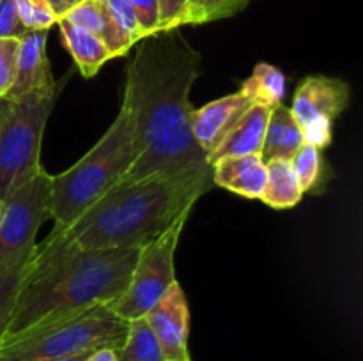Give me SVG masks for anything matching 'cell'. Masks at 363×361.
<instances>
[{
    "label": "cell",
    "mask_w": 363,
    "mask_h": 361,
    "mask_svg": "<svg viewBox=\"0 0 363 361\" xmlns=\"http://www.w3.org/2000/svg\"><path fill=\"white\" fill-rule=\"evenodd\" d=\"M137 45L123 96L135 113L137 158L121 183L209 166L191 131L190 91L201 67L197 52L176 30L158 32Z\"/></svg>",
    "instance_id": "1"
},
{
    "label": "cell",
    "mask_w": 363,
    "mask_h": 361,
    "mask_svg": "<svg viewBox=\"0 0 363 361\" xmlns=\"http://www.w3.org/2000/svg\"><path fill=\"white\" fill-rule=\"evenodd\" d=\"M138 250H84L62 225H55L28 257L4 336L80 308L112 303L130 283Z\"/></svg>",
    "instance_id": "2"
},
{
    "label": "cell",
    "mask_w": 363,
    "mask_h": 361,
    "mask_svg": "<svg viewBox=\"0 0 363 361\" xmlns=\"http://www.w3.org/2000/svg\"><path fill=\"white\" fill-rule=\"evenodd\" d=\"M213 186L211 165L119 183L71 225L62 227L84 250L140 248L162 236L183 212L191 211Z\"/></svg>",
    "instance_id": "3"
},
{
    "label": "cell",
    "mask_w": 363,
    "mask_h": 361,
    "mask_svg": "<svg viewBox=\"0 0 363 361\" xmlns=\"http://www.w3.org/2000/svg\"><path fill=\"white\" fill-rule=\"evenodd\" d=\"M137 158L135 113L123 98L119 113L98 144L71 168L52 177L55 225H71L85 209L121 183Z\"/></svg>",
    "instance_id": "4"
},
{
    "label": "cell",
    "mask_w": 363,
    "mask_h": 361,
    "mask_svg": "<svg viewBox=\"0 0 363 361\" xmlns=\"http://www.w3.org/2000/svg\"><path fill=\"white\" fill-rule=\"evenodd\" d=\"M128 321L108 304L80 308L0 338V361H57L101 347L119 349Z\"/></svg>",
    "instance_id": "5"
},
{
    "label": "cell",
    "mask_w": 363,
    "mask_h": 361,
    "mask_svg": "<svg viewBox=\"0 0 363 361\" xmlns=\"http://www.w3.org/2000/svg\"><path fill=\"white\" fill-rule=\"evenodd\" d=\"M57 87L0 99V200L41 168V144Z\"/></svg>",
    "instance_id": "6"
},
{
    "label": "cell",
    "mask_w": 363,
    "mask_h": 361,
    "mask_svg": "<svg viewBox=\"0 0 363 361\" xmlns=\"http://www.w3.org/2000/svg\"><path fill=\"white\" fill-rule=\"evenodd\" d=\"M52 177L39 168L34 177L4 200L0 222V273L25 264L35 246V236L52 214Z\"/></svg>",
    "instance_id": "7"
},
{
    "label": "cell",
    "mask_w": 363,
    "mask_h": 361,
    "mask_svg": "<svg viewBox=\"0 0 363 361\" xmlns=\"http://www.w3.org/2000/svg\"><path fill=\"white\" fill-rule=\"evenodd\" d=\"M190 212H183L162 236L140 246L137 264L131 273L126 290L117 299L108 303L113 314L124 321L144 317L158 303L167 289L176 282L174 255Z\"/></svg>",
    "instance_id": "8"
},
{
    "label": "cell",
    "mask_w": 363,
    "mask_h": 361,
    "mask_svg": "<svg viewBox=\"0 0 363 361\" xmlns=\"http://www.w3.org/2000/svg\"><path fill=\"white\" fill-rule=\"evenodd\" d=\"M350 98V85L326 74H311L298 85L291 113L303 133L305 144L318 149L330 145L333 120L346 110Z\"/></svg>",
    "instance_id": "9"
},
{
    "label": "cell",
    "mask_w": 363,
    "mask_h": 361,
    "mask_svg": "<svg viewBox=\"0 0 363 361\" xmlns=\"http://www.w3.org/2000/svg\"><path fill=\"white\" fill-rule=\"evenodd\" d=\"M144 317L155 331L167 360H191L188 353L190 308L177 280Z\"/></svg>",
    "instance_id": "10"
},
{
    "label": "cell",
    "mask_w": 363,
    "mask_h": 361,
    "mask_svg": "<svg viewBox=\"0 0 363 361\" xmlns=\"http://www.w3.org/2000/svg\"><path fill=\"white\" fill-rule=\"evenodd\" d=\"M254 103L243 96L241 92L236 94L223 96L208 103L202 108L191 112V131L194 138L206 154V158H211L213 152L220 147L227 134L233 131L238 120L245 115Z\"/></svg>",
    "instance_id": "11"
},
{
    "label": "cell",
    "mask_w": 363,
    "mask_h": 361,
    "mask_svg": "<svg viewBox=\"0 0 363 361\" xmlns=\"http://www.w3.org/2000/svg\"><path fill=\"white\" fill-rule=\"evenodd\" d=\"M48 30H28L20 38L16 76L6 98H21L35 91L55 87L52 67L46 55Z\"/></svg>",
    "instance_id": "12"
},
{
    "label": "cell",
    "mask_w": 363,
    "mask_h": 361,
    "mask_svg": "<svg viewBox=\"0 0 363 361\" xmlns=\"http://www.w3.org/2000/svg\"><path fill=\"white\" fill-rule=\"evenodd\" d=\"M213 184L245 198H261L268 166L261 154L229 156L213 163Z\"/></svg>",
    "instance_id": "13"
},
{
    "label": "cell",
    "mask_w": 363,
    "mask_h": 361,
    "mask_svg": "<svg viewBox=\"0 0 363 361\" xmlns=\"http://www.w3.org/2000/svg\"><path fill=\"white\" fill-rule=\"evenodd\" d=\"M64 18L101 39L112 59L126 55L135 46L130 35L116 23L105 0H84Z\"/></svg>",
    "instance_id": "14"
},
{
    "label": "cell",
    "mask_w": 363,
    "mask_h": 361,
    "mask_svg": "<svg viewBox=\"0 0 363 361\" xmlns=\"http://www.w3.org/2000/svg\"><path fill=\"white\" fill-rule=\"evenodd\" d=\"M269 112H272L269 106L254 103L245 112V115L238 120V124L227 134L225 140L220 144V147L213 152L211 158L208 159L209 165H213V163L222 158H229V156L261 154Z\"/></svg>",
    "instance_id": "15"
},
{
    "label": "cell",
    "mask_w": 363,
    "mask_h": 361,
    "mask_svg": "<svg viewBox=\"0 0 363 361\" xmlns=\"http://www.w3.org/2000/svg\"><path fill=\"white\" fill-rule=\"evenodd\" d=\"M303 144V133L291 113V108L284 106L282 103L273 106L266 126L261 158L266 163L272 159H291Z\"/></svg>",
    "instance_id": "16"
},
{
    "label": "cell",
    "mask_w": 363,
    "mask_h": 361,
    "mask_svg": "<svg viewBox=\"0 0 363 361\" xmlns=\"http://www.w3.org/2000/svg\"><path fill=\"white\" fill-rule=\"evenodd\" d=\"M57 25L60 28V34H62L64 45L69 50L71 57L77 62V67L85 78L98 74L103 64L112 59L108 48L103 45L101 39L96 38L89 30L71 23L66 18H60Z\"/></svg>",
    "instance_id": "17"
},
{
    "label": "cell",
    "mask_w": 363,
    "mask_h": 361,
    "mask_svg": "<svg viewBox=\"0 0 363 361\" xmlns=\"http://www.w3.org/2000/svg\"><path fill=\"white\" fill-rule=\"evenodd\" d=\"M268 179L261 200L273 209H291L303 198L305 191L294 173L291 159H272L266 163Z\"/></svg>",
    "instance_id": "18"
},
{
    "label": "cell",
    "mask_w": 363,
    "mask_h": 361,
    "mask_svg": "<svg viewBox=\"0 0 363 361\" xmlns=\"http://www.w3.org/2000/svg\"><path fill=\"white\" fill-rule=\"evenodd\" d=\"M240 92L247 96L252 103L273 108L280 105L286 96V76L273 64L261 62L254 67V73L243 81Z\"/></svg>",
    "instance_id": "19"
},
{
    "label": "cell",
    "mask_w": 363,
    "mask_h": 361,
    "mask_svg": "<svg viewBox=\"0 0 363 361\" xmlns=\"http://www.w3.org/2000/svg\"><path fill=\"white\" fill-rule=\"evenodd\" d=\"M119 361H162L165 360L162 345L145 317L128 321L126 336L117 349Z\"/></svg>",
    "instance_id": "20"
},
{
    "label": "cell",
    "mask_w": 363,
    "mask_h": 361,
    "mask_svg": "<svg viewBox=\"0 0 363 361\" xmlns=\"http://www.w3.org/2000/svg\"><path fill=\"white\" fill-rule=\"evenodd\" d=\"M250 0H190L183 25H202L240 13Z\"/></svg>",
    "instance_id": "21"
},
{
    "label": "cell",
    "mask_w": 363,
    "mask_h": 361,
    "mask_svg": "<svg viewBox=\"0 0 363 361\" xmlns=\"http://www.w3.org/2000/svg\"><path fill=\"white\" fill-rule=\"evenodd\" d=\"M291 165H293L294 173H296L303 191L314 190L318 186L319 179H321V149L314 147L311 144H303L291 158Z\"/></svg>",
    "instance_id": "22"
},
{
    "label": "cell",
    "mask_w": 363,
    "mask_h": 361,
    "mask_svg": "<svg viewBox=\"0 0 363 361\" xmlns=\"http://www.w3.org/2000/svg\"><path fill=\"white\" fill-rule=\"evenodd\" d=\"M25 265H27V262L9 269V271L0 273V338L6 333L7 322H9L11 314H13L14 301H16L18 289H20L21 278H23Z\"/></svg>",
    "instance_id": "23"
},
{
    "label": "cell",
    "mask_w": 363,
    "mask_h": 361,
    "mask_svg": "<svg viewBox=\"0 0 363 361\" xmlns=\"http://www.w3.org/2000/svg\"><path fill=\"white\" fill-rule=\"evenodd\" d=\"M16 7L27 30H50L59 21L46 0H16Z\"/></svg>",
    "instance_id": "24"
},
{
    "label": "cell",
    "mask_w": 363,
    "mask_h": 361,
    "mask_svg": "<svg viewBox=\"0 0 363 361\" xmlns=\"http://www.w3.org/2000/svg\"><path fill=\"white\" fill-rule=\"evenodd\" d=\"M20 38H0V99L9 94L16 76Z\"/></svg>",
    "instance_id": "25"
},
{
    "label": "cell",
    "mask_w": 363,
    "mask_h": 361,
    "mask_svg": "<svg viewBox=\"0 0 363 361\" xmlns=\"http://www.w3.org/2000/svg\"><path fill=\"white\" fill-rule=\"evenodd\" d=\"M105 2L106 6H108L116 23L130 35L131 41H133L135 45H137L138 41H142L144 35H142L140 27H138L137 16H135L130 0H105Z\"/></svg>",
    "instance_id": "26"
},
{
    "label": "cell",
    "mask_w": 363,
    "mask_h": 361,
    "mask_svg": "<svg viewBox=\"0 0 363 361\" xmlns=\"http://www.w3.org/2000/svg\"><path fill=\"white\" fill-rule=\"evenodd\" d=\"M137 16L142 35L149 38L160 32V4L158 0H130Z\"/></svg>",
    "instance_id": "27"
},
{
    "label": "cell",
    "mask_w": 363,
    "mask_h": 361,
    "mask_svg": "<svg viewBox=\"0 0 363 361\" xmlns=\"http://www.w3.org/2000/svg\"><path fill=\"white\" fill-rule=\"evenodd\" d=\"M160 4V32L177 30L183 27L188 0H158Z\"/></svg>",
    "instance_id": "28"
},
{
    "label": "cell",
    "mask_w": 363,
    "mask_h": 361,
    "mask_svg": "<svg viewBox=\"0 0 363 361\" xmlns=\"http://www.w3.org/2000/svg\"><path fill=\"white\" fill-rule=\"evenodd\" d=\"M28 32L18 14L16 0H0V38H21Z\"/></svg>",
    "instance_id": "29"
},
{
    "label": "cell",
    "mask_w": 363,
    "mask_h": 361,
    "mask_svg": "<svg viewBox=\"0 0 363 361\" xmlns=\"http://www.w3.org/2000/svg\"><path fill=\"white\" fill-rule=\"evenodd\" d=\"M46 2H48V6L52 7V11L55 13L57 20H60V18L66 16L71 9H74L78 4L84 2V0H46Z\"/></svg>",
    "instance_id": "30"
},
{
    "label": "cell",
    "mask_w": 363,
    "mask_h": 361,
    "mask_svg": "<svg viewBox=\"0 0 363 361\" xmlns=\"http://www.w3.org/2000/svg\"><path fill=\"white\" fill-rule=\"evenodd\" d=\"M84 361H119V357H117L116 349H112V347H101V349H96L92 353H89Z\"/></svg>",
    "instance_id": "31"
},
{
    "label": "cell",
    "mask_w": 363,
    "mask_h": 361,
    "mask_svg": "<svg viewBox=\"0 0 363 361\" xmlns=\"http://www.w3.org/2000/svg\"><path fill=\"white\" fill-rule=\"evenodd\" d=\"M92 353V350H91ZM89 353H84V354H77V356H69V357H62V360H57V361H84L85 356H87Z\"/></svg>",
    "instance_id": "32"
},
{
    "label": "cell",
    "mask_w": 363,
    "mask_h": 361,
    "mask_svg": "<svg viewBox=\"0 0 363 361\" xmlns=\"http://www.w3.org/2000/svg\"><path fill=\"white\" fill-rule=\"evenodd\" d=\"M2 212H4V202L0 200V222H2Z\"/></svg>",
    "instance_id": "33"
},
{
    "label": "cell",
    "mask_w": 363,
    "mask_h": 361,
    "mask_svg": "<svg viewBox=\"0 0 363 361\" xmlns=\"http://www.w3.org/2000/svg\"><path fill=\"white\" fill-rule=\"evenodd\" d=\"M162 361H181V360H167V357H165V360H162ZM191 361V360H190Z\"/></svg>",
    "instance_id": "34"
},
{
    "label": "cell",
    "mask_w": 363,
    "mask_h": 361,
    "mask_svg": "<svg viewBox=\"0 0 363 361\" xmlns=\"http://www.w3.org/2000/svg\"><path fill=\"white\" fill-rule=\"evenodd\" d=\"M188 2H190V0H188Z\"/></svg>",
    "instance_id": "35"
}]
</instances>
